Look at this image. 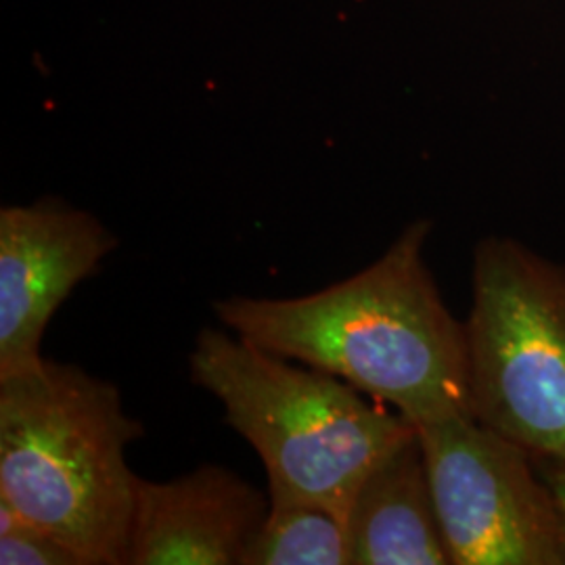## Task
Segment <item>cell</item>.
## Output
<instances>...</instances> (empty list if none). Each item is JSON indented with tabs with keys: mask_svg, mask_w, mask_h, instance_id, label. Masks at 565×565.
<instances>
[{
	"mask_svg": "<svg viewBox=\"0 0 565 565\" xmlns=\"http://www.w3.org/2000/svg\"><path fill=\"white\" fill-rule=\"evenodd\" d=\"M429 231L408 224L380 260L321 291L233 296L212 310L231 333L340 377L417 427L473 417L465 323L425 266Z\"/></svg>",
	"mask_w": 565,
	"mask_h": 565,
	"instance_id": "cell-1",
	"label": "cell"
},
{
	"mask_svg": "<svg viewBox=\"0 0 565 565\" xmlns=\"http://www.w3.org/2000/svg\"><path fill=\"white\" fill-rule=\"evenodd\" d=\"M145 436L120 390L78 364L42 359L0 375V499L84 565H126Z\"/></svg>",
	"mask_w": 565,
	"mask_h": 565,
	"instance_id": "cell-2",
	"label": "cell"
},
{
	"mask_svg": "<svg viewBox=\"0 0 565 565\" xmlns=\"http://www.w3.org/2000/svg\"><path fill=\"white\" fill-rule=\"evenodd\" d=\"M189 373L258 452L270 503L323 507L345 522L364 478L417 434L401 413L369 403L340 377L291 364L228 329L200 331Z\"/></svg>",
	"mask_w": 565,
	"mask_h": 565,
	"instance_id": "cell-3",
	"label": "cell"
},
{
	"mask_svg": "<svg viewBox=\"0 0 565 565\" xmlns=\"http://www.w3.org/2000/svg\"><path fill=\"white\" fill-rule=\"evenodd\" d=\"M465 333L473 419L565 461L564 264L515 239L480 242Z\"/></svg>",
	"mask_w": 565,
	"mask_h": 565,
	"instance_id": "cell-4",
	"label": "cell"
},
{
	"mask_svg": "<svg viewBox=\"0 0 565 565\" xmlns=\"http://www.w3.org/2000/svg\"><path fill=\"white\" fill-rule=\"evenodd\" d=\"M452 565H565V525L532 452L473 417L422 425Z\"/></svg>",
	"mask_w": 565,
	"mask_h": 565,
	"instance_id": "cell-5",
	"label": "cell"
},
{
	"mask_svg": "<svg viewBox=\"0 0 565 565\" xmlns=\"http://www.w3.org/2000/svg\"><path fill=\"white\" fill-rule=\"evenodd\" d=\"M118 245L95 214L61 200L0 210V375L44 359L53 315Z\"/></svg>",
	"mask_w": 565,
	"mask_h": 565,
	"instance_id": "cell-6",
	"label": "cell"
},
{
	"mask_svg": "<svg viewBox=\"0 0 565 565\" xmlns=\"http://www.w3.org/2000/svg\"><path fill=\"white\" fill-rule=\"evenodd\" d=\"M268 509V494L223 465L139 478L126 565H242Z\"/></svg>",
	"mask_w": 565,
	"mask_h": 565,
	"instance_id": "cell-7",
	"label": "cell"
},
{
	"mask_svg": "<svg viewBox=\"0 0 565 565\" xmlns=\"http://www.w3.org/2000/svg\"><path fill=\"white\" fill-rule=\"evenodd\" d=\"M350 565H452L417 434L356 490L345 518Z\"/></svg>",
	"mask_w": 565,
	"mask_h": 565,
	"instance_id": "cell-8",
	"label": "cell"
},
{
	"mask_svg": "<svg viewBox=\"0 0 565 565\" xmlns=\"http://www.w3.org/2000/svg\"><path fill=\"white\" fill-rule=\"evenodd\" d=\"M242 565H350L345 522L323 507L270 503Z\"/></svg>",
	"mask_w": 565,
	"mask_h": 565,
	"instance_id": "cell-9",
	"label": "cell"
},
{
	"mask_svg": "<svg viewBox=\"0 0 565 565\" xmlns=\"http://www.w3.org/2000/svg\"><path fill=\"white\" fill-rule=\"evenodd\" d=\"M2 565H84L81 557L25 518L7 534H0Z\"/></svg>",
	"mask_w": 565,
	"mask_h": 565,
	"instance_id": "cell-10",
	"label": "cell"
},
{
	"mask_svg": "<svg viewBox=\"0 0 565 565\" xmlns=\"http://www.w3.org/2000/svg\"><path fill=\"white\" fill-rule=\"evenodd\" d=\"M532 461L543 482L548 486L565 525V461L555 457H543V455H532Z\"/></svg>",
	"mask_w": 565,
	"mask_h": 565,
	"instance_id": "cell-11",
	"label": "cell"
}]
</instances>
